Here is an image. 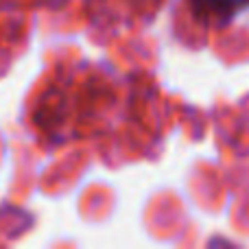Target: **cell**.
<instances>
[{"label": "cell", "mask_w": 249, "mask_h": 249, "mask_svg": "<svg viewBox=\"0 0 249 249\" xmlns=\"http://www.w3.org/2000/svg\"><path fill=\"white\" fill-rule=\"evenodd\" d=\"M249 0H193V9L203 18H228Z\"/></svg>", "instance_id": "1"}]
</instances>
